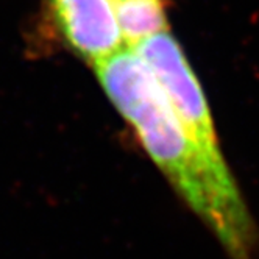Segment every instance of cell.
<instances>
[{
    "mask_svg": "<svg viewBox=\"0 0 259 259\" xmlns=\"http://www.w3.org/2000/svg\"><path fill=\"white\" fill-rule=\"evenodd\" d=\"M64 39L81 58L99 64L123 49L111 0H49Z\"/></svg>",
    "mask_w": 259,
    "mask_h": 259,
    "instance_id": "cell-3",
    "label": "cell"
},
{
    "mask_svg": "<svg viewBox=\"0 0 259 259\" xmlns=\"http://www.w3.org/2000/svg\"><path fill=\"white\" fill-rule=\"evenodd\" d=\"M97 78L144 149L230 259H256V228L228 165L191 139L150 69L123 47L96 64Z\"/></svg>",
    "mask_w": 259,
    "mask_h": 259,
    "instance_id": "cell-1",
    "label": "cell"
},
{
    "mask_svg": "<svg viewBox=\"0 0 259 259\" xmlns=\"http://www.w3.org/2000/svg\"><path fill=\"white\" fill-rule=\"evenodd\" d=\"M126 47L169 31L161 0H111Z\"/></svg>",
    "mask_w": 259,
    "mask_h": 259,
    "instance_id": "cell-4",
    "label": "cell"
},
{
    "mask_svg": "<svg viewBox=\"0 0 259 259\" xmlns=\"http://www.w3.org/2000/svg\"><path fill=\"white\" fill-rule=\"evenodd\" d=\"M133 50L153 73L191 139L214 159L224 161L201 86L174 36L169 31L155 34Z\"/></svg>",
    "mask_w": 259,
    "mask_h": 259,
    "instance_id": "cell-2",
    "label": "cell"
}]
</instances>
